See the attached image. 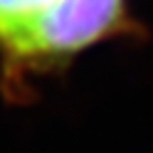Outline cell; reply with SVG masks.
<instances>
[{"label": "cell", "mask_w": 153, "mask_h": 153, "mask_svg": "<svg viewBox=\"0 0 153 153\" xmlns=\"http://www.w3.org/2000/svg\"><path fill=\"white\" fill-rule=\"evenodd\" d=\"M128 20L126 0H59L32 30L25 57L7 89L20 94L30 76L57 69L79 52L123 35Z\"/></svg>", "instance_id": "6da1fadb"}, {"label": "cell", "mask_w": 153, "mask_h": 153, "mask_svg": "<svg viewBox=\"0 0 153 153\" xmlns=\"http://www.w3.org/2000/svg\"><path fill=\"white\" fill-rule=\"evenodd\" d=\"M59 0H0V64L3 84L10 87L37 22Z\"/></svg>", "instance_id": "7a4b0ae2"}]
</instances>
